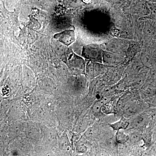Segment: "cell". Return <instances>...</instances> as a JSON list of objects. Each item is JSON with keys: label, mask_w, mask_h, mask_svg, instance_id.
Wrapping results in <instances>:
<instances>
[{"label": "cell", "mask_w": 156, "mask_h": 156, "mask_svg": "<svg viewBox=\"0 0 156 156\" xmlns=\"http://www.w3.org/2000/svg\"><path fill=\"white\" fill-rule=\"evenodd\" d=\"M83 56L91 61L102 62L103 51L93 46H87L83 50Z\"/></svg>", "instance_id": "obj_1"}, {"label": "cell", "mask_w": 156, "mask_h": 156, "mask_svg": "<svg viewBox=\"0 0 156 156\" xmlns=\"http://www.w3.org/2000/svg\"><path fill=\"white\" fill-rule=\"evenodd\" d=\"M54 38L64 44L68 46L75 41V33L73 30H66L60 33L56 34Z\"/></svg>", "instance_id": "obj_2"}, {"label": "cell", "mask_w": 156, "mask_h": 156, "mask_svg": "<svg viewBox=\"0 0 156 156\" xmlns=\"http://www.w3.org/2000/svg\"><path fill=\"white\" fill-rule=\"evenodd\" d=\"M69 61L71 66L76 70L83 72L85 70V62L81 57L71 52L69 54Z\"/></svg>", "instance_id": "obj_3"}, {"label": "cell", "mask_w": 156, "mask_h": 156, "mask_svg": "<svg viewBox=\"0 0 156 156\" xmlns=\"http://www.w3.org/2000/svg\"><path fill=\"white\" fill-rule=\"evenodd\" d=\"M122 58L116 54L103 51V62L106 64H116L121 62Z\"/></svg>", "instance_id": "obj_4"}, {"label": "cell", "mask_w": 156, "mask_h": 156, "mask_svg": "<svg viewBox=\"0 0 156 156\" xmlns=\"http://www.w3.org/2000/svg\"><path fill=\"white\" fill-rule=\"evenodd\" d=\"M89 64L88 67V72L91 76H96L103 73L107 67V66H105L103 65L94 62Z\"/></svg>", "instance_id": "obj_5"}, {"label": "cell", "mask_w": 156, "mask_h": 156, "mask_svg": "<svg viewBox=\"0 0 156 156\" xmlns=\"http://www.w3.org/2000/svg\"><path fill=\"white\" fill-rule=\"evenodd\" d=\"M143 0L137 3L134 7L135 12L137 14L143 16H148L150 14L149 8L147 3L144 2Z\"/></svg>", "instance_id": "obj_6"}, {"label": "cell", "mask_w": 156, "mask_h": 156, "mask_svg": "<svg viewBox=\"0 0 156 156\" xmlns=\"http://www.w3.org/2000/svg\"><path fill=\"white\" fill-rule=\"evenodd\" d=\"M129 122L128 120L123 117L121 119L116 122L110 124L109 126L115 131H119L121 129H126L128 127Z\"/></svg>", "instance_id": "obj_7"}, {"label": "cell", "mask_w": 156, "mask_h": 156, "mask_svg": "<svg viewBox=\"0 0 156 156\" xmlns=\"http://www.w3.org/2000/svg\"><path fill=\"white\" fill-rule=\"evenodd\" d=\"M147 4L150 11V14L148 16L152 19L156 20V3L150 2Z\"/></svg>", "instance_id": "obj_8"}, {"label": "cell", "mask_w": 156, "mask_h": 156, "mask_svg": "<svg viewBox=\"0 0 156 156\" xmlns=\"http://www.w3.org/2000/svg\"><path fill=\"white\" fill-rule=\"evenodd\" d=\"M138 52V47L136 44H131L129 45L128 48L127 53L129 57H132L134 56L136 53Z\"/></svg>", "instance_id": "obj_9"}, {"label": "cell", "mask_w": 156, "mask_h": 156, "mask_svg": "<svg viewBox=\"0 0 156 156\" xmlns=\"http://www.w3.org/2000/svg\"><path fill=\"white\" fill-rule=\"evenodd\" d=\"M116 138L117 141L119 143H124L128 140V137L127 135L122 133V132L118 131L117 134Z\"/></svg>", "instance_id": "obj_10"}, {"label": "cell", "mask_w": 156, "mask_h": 156, "mask_svg": "<svg viewBox=\"0 0 156 156\" xmlns=\"http://www.w3.org/2000/svg\"><path fill=\"white\" fill-rule=\"evenodd\" d=\"M150 23H148V25L146 27V33L147 35H149L150 36L153 35L155 33V30L154 27Z\"/></svg>", "instance_id": "obj_11"}, {"label": "cell", "mask_w": 156, "mask_h": 156, "mask_svg": "<svg viewBox=\"0 0 156 156\" xmlns=\"http://www.w3.org/2000/svg\"><path fill=\"white\" fill-rule=\"evenodd\" d=\"M55 10L56 14H58V15H62L65 13L66 8L63 6L59 5L56 6Z\"/></svg>", "instance_id": "obj_12"}, {"label": "cell", "mask_w": 156, "mask_h": 156, "mask_svg": "<svg viewBox=\"0 0 156 156\" xmlns=\"http://www.w3.org/2000/svg\"><path fill=\"white\" fill-rule=\"evenodd\" d=\"M69 1L70 6L74 7H79L82 2L81 0H69Z\"/></svg>", "instance_id": "obj_13"}, {"label": "cell", "mask_w": 156, "mask_h": 156, "mask_svg": "<svg viewBox=\"0 0 156 156\" xmlns=\"http://www.w3.org/2000/svg\"><path fill=\"white\" fill-rule=\"evenodd\" d=\"M112 34L113 36L118 37L120 35V31L119 30L114 29L112 31Z\"/></svg>", "instance_id": "obj_14"}, {"label": "cell", "mask_w": 156, "mask_h": 156, "mask_svg": "<svg viewBox=\"0 0 156 156\" xmlns=\"http://www.w3.org/2000/svg\"><path fill=\"white\" fill-rule=\"evenodd\" d=\"M82 2L86 4H90L92 2V0H81Z\"/></svg>", "instance_id": "obj_15"}, {"label": "cell", "mask_w": 156, "mask_h": 156, "mask_svg": "<svg viewBox=\"0 0 156 156\" xmlns=\"http://www.w3.org/2000/svg\"><path fill=\"white\" fill-rule=\"evenodd\" d=\"M150 2L156 3V0H150Z\"/></svg>", "instance_id": "obj_16"}]
</instances>
